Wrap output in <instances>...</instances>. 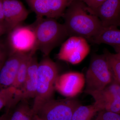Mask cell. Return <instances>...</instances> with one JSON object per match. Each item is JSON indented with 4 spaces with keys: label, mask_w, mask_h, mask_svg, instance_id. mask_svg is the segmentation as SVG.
Returning a JSON list of instances; mask_svg holds the SVG:
<instances>
[{
    "label": "cell",
    "mask_w": 120,
    "mask_h": 120,
    "mask_svg": "<svg viewBox=\"0 0 120 120\" xmlns=\"http://www.w3.org/2000/svg\"><path fill=\"white\" fill-rule=\"evenodd\" d=\"M88 41L94 44L111 46L116 52L120 49V30L115 27H103L98 34Z\"/></svg>",
    "instance_id": "obj_14"
},
{
    "label": "cell",
    "mask_w": 120,
    "mask_h": 120,
    "mask_svg": "<svg viewBox=\"0 0 120 120\" xmlns=\"http://www.w3.org/2000/svg\"><path fill=\"white\" fill-rule=\"evenodd\" d=\"M36 51H32L27 53L24 57L18 70L15 82L12 86L16 90H19L22 86L27 76L28 65L31 56Z\"/></svg>",
    "instance_id": "obj_17"
},
{
    "label": "cell",
    "mask_w": 120,
    "mask_h": 120,
    "mask_svg": "<svg viewBox=\"0 0 120 120\" xmlns=\"http://www.w3.org/2000/svg\"><path fill=\"white\" fill-rule=\"evenodd\" d=\"M34 114L32 112L31 107L26 112L22 120H32Z\"/></svg>",
    "instance_id": "obj_26"
},
{
    "label": "cell",
    "mask_w": 120,
    "mask_h": 120,
    "mask_svg": "<svg viewBox=\"0 0 120 120\" xmlns=\"http://www.w3.org/2000/svg\"><path fill=\"white\" fill-rule=\"evenodd\" d=\"M31 25L36 36L37 49L44 56H49L54 48L69 37L64 24L58 22L56 19L37 18Z\"/></svg>",
    "instance_id": "obj_2"
},
{
    "label": "cell",
    "mask_w": 120,
    "mask_h": 120,
    "mask_svg": "<svg viewBox=\"0 0 120 120\" xmlns=\"http://www.w3.org/2000/svg\"><path fill=\"white\" fill-rule=\"evenodd\" d=\"M32 120H42L36 114H34L33 116Z\"/></svg>",
    "instance_id": "obj_30"
},
{
    "label": "cell",
    "mask_w": 120,
    "mask_h": 120,
    "mask_svg": "<svg viewBox=\"0 0 120 120\" xmlns=\"http://www.w3.org/2000/svg\"><path fill=\"white\" fill-rule=\"evenodd\" d=\"M87 40L82 37H69L61 44L57 55L58 60L76 64L82 62L90 52Z\"/></svg>",
    "instance_id": "obj_8"
},
{
    "label": "cell",
    "mask_w": 120,
    "mask_h": 120,
    "mask_svg": "<svg viewBox=\"0 0 120 120\" xmlns=\"http://www.w3.org/2000/svg\"><path fill=\"white\" fill-rule=\"evenodd\" d=\"M120 93V85L113 80L112 82L103 90L99 91L90 92V95L94 99L101 110L103 106L115 98Z\"/></svg>",
    "instance_id": "obj_15"
},
{
    "label": "cell",
    "mask_w": 120,
    "mask_h": 120,
    "mask_svg": "<svg viewBox=\"0 0 120 120\" xmlns=\"http://www.w3.org/2000/svg\"><path fill=\"white\" fill-rule=\"evenodd\" d=\"M30 108L26 101L20 102L16 106L12 112L10 113L9 120H22L26 112Z\"/></svg>",
    "instance_id": "obj_20"
},
{
    "label": "cell",
    "mask_w": 120,
    "mask_h": 120,
    "mask_svg": "<svg viewBox=\"0 0 120 120\" xmlns=\"http://www.w3.org/2000/svg\"><path fill=\"white\" fill-rule=\"evenodd\" d=\"M10 50L7 42L0 40V70L10 54Z\"/></svg>",
    "instance_id": "obj_23"
},
{
    "label": "cell",
    "mask_w": 120,
    "mask_h": 120,
    "mask_svg": "<svg viewBox=\"0 0 120 120\" xmlns=\"http://www.w3.org/2000/svg\"><path fill=\"white\" fill-rule=\"evenodd\" d=\"M86 9L98 18L103 27H120V0H105L95 8L86 5Z\"/></svg>",
    "instance_id": "obj_11"
},
{
    "label": "cell",
    "mask_w": 120,
    "mask_h": 120,
    "mask_svg": "<svg viewBox=\"0 0 120 120\" xmlns=\"http://www.w3.org/2000/svg\"><path fill=\"white\" fill-rule=\"evenodd\" d=\"M92 120H120V114L101 110L97 113L95 118Z\"/></svg>",
    "instance_id": "obj_22"
},
{
    "label": "cell",
    "mask_w": 120,
    "mask_h": 120,
    "mask_svg": "<svg viewBox=\"0 0 120 120\" xmlns=\"http://www.w3.org/2000/svg\"><path fill=\"white\" fill-rule=\"evenodd\" d=\"M4 11H3V0H0V21H4Z\"/></svg>",
    "instance_id": "obj_27"
},
{
    "label": "cell",
    "mask_w": 120,
    "mask_h": 120,
    "mask_svg": "<svg viewBox=\"0 0 120 120\" xmlns=\"http://www.w3.org/2000/svg\"><path fill=\"white\" fill-rule=\"evenodd\" d=\"M116 52V53H114V56L120 61V49Z\"/></svg>",
    "instance_id": "obj_29"
},
{
    "label": "cell",
    "mask_w": 120,
    "mask_h": 120,
    "mask_svg": "<svg viewBox=\"0 0 120 120\" xmlns=\"http://www.w3.org/2000/svg\"><path fill=\"white\" fill-rule=\"evenodd\" d=\"M72 0H25L37 18L56 19L63 16Z\"/></svg>",
    "instance_id": "obj_9"
},
{
    "label": "cell",
    "mask_w": 120,
    "mask_h": 120,
    "mask_svg": "<svg viewBox=\"0 0 120 120\" xmlns=\"http://www.w3.org/2000/svg\"><path fill=\"white\" fill-rule=\"evenodd\" d=\"M10 113L5 112L0 116V120H9Z\"/></svg>",
    "instance_id": "obj_28"
},
{
    "label": "cell",
    "mask_w": 120,
    "mask_h": 120,
    "mask_svg": "<svg viewBox=\"0 0 120 120\" xmlns=\"http://www.w3.org/2000/svg\"><path fill=\"white\" fill-rule=\"evenodd\" d=\"M7 43L10 52L26 53L37 51V40L31 25L16 27L8 34Z\"/></svg>",
    "instance_id": "obj_6"
},
{
    "label": "cell",
    "mask_w": 120,
    "mask_h": 120,
    "mask_svg": "<svg viewBox=\"0 0 120 120\" xmlns=\"http://www.w3.org/2000/svg\"><path fill=\"white\" fill-rule=\"evenodd\" d=\"M86 6L79 0H72L65 10L64 24L69 37H82L88 41L103 28L98 18L88 13Z\"/></svg>",
    "instance_id": "obj_1"
},
{
    "label": "cell",
    "mask_w": 120,
    "mask_h": 120,
    "mask_svg": "<svg viewBox=\"0 0 120 120\" xmlns=\"http://www.w3.org/2000/svg\"><path fill=\"white\" fill-rule=\"evenodd\" d=\"M113 80L112 71L104 54L93 55L85 76V93L103 90Z\"/></svg>",
    "instance_id": "obj_4"
},
{
    "label": "cell",
    "mask_w": 120,
    "mask_h": 120,
    "mask_svg": "<svg viewBox=\"0 0 120 120\" xmlns=\"http://www.w3.org/2000/svg\"><path fill=\"white\" fill-rule=\"evenodd\" d=\"M104 55L107 59L112 75L113 80L120 85V61L115 56L114 53L107 49L104 51Z\"/></svg>",
    "instance_id": "obj_18"
},
{
    "label": "cell",
    "mask_w": 120,
    "mask_h": 120,
    "mask_svg": "<svg viewBox=\"0 0 120 120\" xmlns=\"http://www.w3.org/2000/svg\"><path fill=\"white\" fill-rule=\"evenodd\" d=\"M101 109L94 102L88 105H80L73 112L71 120H92Z\"/></svg>",
    "instance_id": "obj_16"
},
{
    "label": "cell",
    "mask_w": 120,
    "mask_h": 120,
    "mask_svg": "<svg viewBox=\"0 0 120 120\" xmlns=\"http://www.w3.org/2000/svg\"><path fill=\"white\" fill-rule=\"evenodd\" d=\"M83 2L87 7L91 8H94L98 7L105 0H79Z\"/></svg>",
    "instance_id": "obj_24"
},
{
    "label": "cell",
    "mask_w": 120,
    "mask_h": 120,
    "mask_svg": "<svg viewBox=\"0 0 120 120\" xmlns=\"http://www.w3.org/2000/svg\"><path fill=\"white\" fill-rule=\"evenodd\" d=\"M16 91V89L12 86L0 90V111L8 105L13 98Z\"/></svg>",
    "instance_id": "obj_19"
},
{
    "label": "cell",
    "mask_w": 120,
    "mask_h": 120,
    "mask_svg": "<svg viewBox=\"0 0 120 120\" xmlns=\"http://www.w3.org/2000/svg\"><path fill=\"white\" fill-rule=\"evenodd\" d=\"M81 105L75 97L52 98L42 105L36 114L42 120H71L75 109Z\"/></svg>",
    "instance_id": "obj_5"
},
{
    "label": "cell",
    "mask_w": 120,
    "mask_h": 120,
    "mask_svg": "<svg viewBox=\"0 0 120 120\" xmlns=\"http://www.w3.org/2000/svg\"><path fill=\"white\" fill-rule=\"evenodd\" d=\"M3 11L4 21L9 32L21 25L29 15L28 10L19 0H3Z\"/></svg>",
    "instance_id": "obj_12"
},
{
    "label": "cell",
    "mask_w": 120,
    "mask_h": 120,
    "mask_svg": "<svg viewBox=\"0 0 120 120\" xmlns=\"http://www.w3.org/2000/svg\"><path fill=\"white\" fill-rule=\"evenodd\" d=\"M85 84V77L82 73L70 72L58 75L55 89L66 98H75L82 91Z\"/></svg>",
    "instance_id": "obj_10"
},
{
    "label": "cell",
    "mask_w": 120,
    "mask_h": 120,
    "mask_svg": "<svg viewBox=\"0 0 120 120\" xmlns=\"http://www.w3.org/2000/svg\"><path fill=\"white\" fill-rule=\"evenodd\" d=\"M102 110L120 114V93L112 101L105 104Z\"/></svg>",
    "instance_id": "obj_21"
},
{
    "label": "cell",
    "mask_w": 120,
    "mask_h": 120,
    "mask_svg": "<svg viewBox=\"0 0 120 120\" xmlns=\"http://www.w3.org/2000/svg\"><path fill=\"white\" fill-rule=\"evenodd\" d=\"M58 69L56 63L49 56H44L39 62L36 94L31 107L34 114L44 103L52 99L55 82L59 75Z\"/></svg>",
    "instance_id": "obj_3"
},
{
    "label": "cell",
    "mask_w": 120,
    "mask_h": 120,
    "mask_svg": "<svg viewBox=\"0 0 120 120\" xmlns=\"http://www.w3.org/2000/svg\"><path fill=\"white\" fill-rule=\"evenodd\" d=\"M8 32V29L4 21H0V37Z\"/></svg>",
    "instance_id": "obj_25"
},
{
    "label": "cell",
    "mask_w": 120,
    "mask_h": 120,
    "mask_svg": "<svg viewBox=\"0 0 120 120\" xmlns=\"http://www.w3.org/2000/svg\"><path fill=\"white\" fill-rule=\"evenodd\" d=\"M39 62L35 54L30 59L27 76L22 86L16 90L14 97L5 107L6 112H10L20 102L34 98L37 90Z\"/></svg>",
    "instance_id": "obj_7"
},
{
    "label": "cell",
    "mask_w": 120,
    "mask_h": 120,
    "mask_svg": "<svg viewBox=\"0 0 120 120\" xmlns=\"http://www.w3.org/2000/svg\"><path fill=\"white\" fill-rule=\"evenodd\" d=\"M26 53L19 52L10 53L0 70V86L5 88L12 86Z\"/></svg>",
    "instance_id": "obj_13"
}]
</instances>
